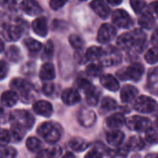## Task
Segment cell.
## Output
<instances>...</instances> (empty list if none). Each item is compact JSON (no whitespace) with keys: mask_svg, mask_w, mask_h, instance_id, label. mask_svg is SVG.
Wrapping results in <instances>:
<instances>
[{"mask_svg":"<svg viewBox=\"0 0 158 158\" xmlns=\"http://www.w3.org/2000/svg\"><path fill=\"white\" fill-rule=\"evenodd\" d=\"M101 108L106 112H109V111H112V110H115L116 108H118V103L116 100H114L111 97H105L102 100Z\"/></svg>","mask_w":158,"mask_h":158,"instance_id":"37","label":"cell"},{"mask_svg":"<svg viewBox=\"0 0 158 158\" xmlns=\"http://www.w3.org/2000/svg\"><path fill=\"white\" fill-rule=\"evenodd\" d=\"M20 8L29 16H38L42 13V7L35 0H23L20 4Z\"/></svg>","mask_w":158,"mask_h":158,"instance_id":"14","label":"cell"},{"mask_svg":"<svg viewBox=\"0 0 158 158\" xmlns=\"http://www.w3.org/2000/svg\"><path fill=\"white\" fill-rule=\"evenodd\" d=\"M39 75L43 81H49L54 80L56 78V69H55L54 65L50 62H45L41 67Z\"/></svg>","mask_w":158,"mask_h":158,"instance_id":"23","label":"cell"},{"mask_svg":"<svg viewBox=\"0 0 158 158\" xmlns=\"http://www.w3.org/2000/svg\"><path fill=\"white\" fill-rule=\"evenodd\" d=\"M69 145L70 147L71 150L75 151V152H83L85 150H87L90 146V143L82 139V138H80V137H75V138H72L69 143Z\"/></svg>","mask_w":158,"mask_h":158,"instance_id":"25","label":"cell"},{"mask_svg":"<svg viewBox=\"0 0 158 158\" xmlns=\"http://www.w3.org/2000/svg\"><path fill=\"white\" fill-rule=\"evenodd\" d=\"M112 21L118 28L126 29L132 25V19L124 9H116L112 14Z\"/></svg>","mask_w":158,"mask_h":158,"instance_id":"8","label":"cell"},{"mask_svg":"<svg viewBox=\"0 0 158 158\" xmlns=\"http://www.w3.org/2000/svg\"><path fill=\"white\" fill-rule=\"evenodd\" d=\"M26 130L19 125H15V124H11V129L9 131V134H10V141H13L15 143H19L20 142L24 135H25Z\"/></svg>","mask_w":158,"mask_h":158,"instance_id":"27","label":"cell"},{"mask_svg":"<svg viewBox=\"0 0 158 158\" xmlns=\"http://www.w3.org/2000/svg\"><path fill=\"white\" fill-rule=\"evenodd\" d=\"M24 44L27 47L28 51L31 54H32V55L38 54L42 50V48H43V44L40 42H38L37 40L33 39V38H27V39H25Z\"/></svg>","mask_w":158,"mask_h":158,"instance_id":"30","label":"cell"},{"mask_svg":"<svg viewBox=\"0 0 158 158\" xmlns=\"http://www.w3.org/2000/svg\"><path fill=\"white\" fill-rule=\"evenodd\" d=\"M130 152L131 151L129 150V148L125 144V145H123V146H121V147H119V148H118L116 150V155L119 156H127Z\"/></svg>","mask_w":158,"mask_h":158,"instance_id":"49","label":"cell"},{"mask_svg":"<svg viewBox=\"0 0 158 158\" xmlns=\"http://www.w3.org/2000/svg\"><path fill=\"white\" fill-rule=\"evenodd\" d=\"M99 59L102 66L113 67L121 62V55L118 48L114 46H107L106 49H103V53Z\"/></svg>","mask_w":158,"mask_h":158,"instance_id":"5","label":"cell"},{"mask_svg":"<svg viewBox=\"0 0 158 158\" xmlns=\"http://www.w3.org/2000/svg\"><path fill=\"white\" fill-rule=\"evenodd\" d=\"M156 5H157V2H156V1H154V2L152 3V6H153L152 11H153V13H154V14H156V10H157V8H156Z\"/></svg>","mask_w":158,"mask_h":158,"instance_id":"53","label":"cell"},{"mask_svg":"<svg viewBox=\"0 0 158 158\" xmlns=\"http://www.w3.org/2000/svg\"><path fill=\"white\" fill-rule=\"evenodd\" d=\"M53 54H54V44L51 40H48L43 48L42 58L44 60H49L52 58Z\"/></svg>","mask_w":158,"mask_h":158,"instance_id":"39","label":"cell"},{"mask_svg":"<svg viewBox=\"0 0 158 158\" xmlns=\"http://www.w3.org/2000/svg\"><path fill=\"white\" fill-rule=\"evenodd\" d=\"M68 156H70V157H73L74 156H73L72 154H69V153H68L67 155H65V156H63V157H68Z\"/></svg>","mask_w":158,"mask_h":158,"instance_id":"55","label":"cell"},{"mask_svg":"<svg viewBox=\"0 0 158 158\" xmlns=\"http://www.w3.org/2000/svg\"><path fill=\"white\" fill-rule=\"evenodd\" d=\"M141 17L139 18L138 23L139 25L146 30H151L155 27L156 25V18L153 15V13L151 11L148 10H144L143 13H141Z\"/></svg>","mask_w":158,"mask_h":158,"instance_id":"19","label":"cell"},{"mask_svg":"<svg viewBox=\"0 0 158 158\" xmlns=\"http://www.w3.org/2000/svg\"><path fill=\"white\" fill-rule=\"evenodd\" d=\"M77 86L80 88V89H81V90H83L84 92H86L87 90H89L91 87H93L94 85L87 80V79H85V78H79L78 80H77Z\"/></svg>","mask_w":158,"mask_h":158,"instance_id":"44","label":"cell"},{"mask_svg":"<svg viewBox=\"0 0 158 158\" xmlns=\"http://www.w3.org/2000/svg\"><path fill=\"white\" fill-rule=\"evenodd\" d=\"M69 42L70 45L77 51L81 50L84 45V42L82 40V38L78 34H71L69 37Z\"/></svg>","mask_w":158,"mask_h":158,"instance_id":"38","label":"cell"},{"mask_svg":"<svg viewBox=\"0 0 158 158\" xmlns=\"http://www.w3.org/2000/svg\"><path fill=\"white\" fill-rule=\"evenodd\" d=\"M16 5L15 0H0V6L7 8H13Z\"/></svg>","mask_w":158,"mask_h":158,"instance_id":"50","label":"cell"},{"mask_svg":"<svg viewBox=\"0 0 158 158\" xmlns=\"http://www.w3.org/2000/svg\"><path fill=\"white\" fill-rule=\"evenodd\" d=\"M104 156L96 149V148H94L93 151L89 152L87 155H86V157H92V158H101L103 157Z\"/></svg>","mask_w":158,"mask_h":158,"instance_id":"51","label":"cell"},{"mask_svg":"<svg viewBox=\"0 0 158 158\" xmlns=\"http://www.w3.org/2000/svg\"><path fill=\"white\" fill-rule=\"evenodd\" d=\"M133 106L137 112L143 114H148L156 111L157 103L155 99H153L150 96L141 95L138 98H136Z\"/></svg>","mask_w":158,"mask_h":158,"instance_id":"6","label":"cell"},{"mask_svg":"<svg viewBox=\"0 0 158 158\" xmlns=\"http://www.w3.org/2000/svg\"><path fill=\"white\" fill-rule=\"evenodd\" d=\"M39 156L42 157H58L62 156V149L59 146H52L39 152Z\"/></svg>","mask_w":158,"mask_h":158,"instance_id":"32","label":"cell"},{"mask_svg":"<svg viewBox=\"0 0 158 158\" xmlns=\"http://www.w3.org/2000/svg\"><path fill=\"white\" fill-rule=\"evenodd\" d=\"M116 33L117 30L113 25L109 23H105L100 27L98 31L97 41L100 44H106L113 40V38L116 36Z\"/></svg>","mask_w":158,"mask_h":158,"instance_id":"9","label":"cell"},{"mask_svg":"<svg viewBox=\"0 0 158 158\" xmlns=\"http://www.w3.org/2000/svg\"><path fill=\"white\" fill-rule=\"evenodd\" d=\"M157 46L154 45L153 47H151L144 56L145 60L147 61V63L149 64H156L157 62Z\"/></svg>","mask_w":158,"mask_h":158,"instance_id":"40","label":"cell"},{"mask_svg":"<svg viewBox=\"0 0 158 158\" xmlns=\"http://www.w3.org/2000/svg\"><path fill=\"white\" fill-rule=\"evenodd\" d=\"M10 142V134L9 131L0 129V146L6 145Z\"/></svg>","mask_w":158,"mask_h":158,"instance_id":"45","label":"cell"},{"mask_svg":"<svg viewBox=\"0 0 158 158\" xmlns=\"http://www.w3.org/2000/svg\"><path fill=\"white\" fill-rule=\"evenodd\" d=\"M3 112H4V110H3V107L1 106V105H0V116L3 114Z\"/></svg>","mask_w":158,"mask_h":158,"instance_id":"56","label":"cell"},{"mask_svg":"<svg viewBox=\"0 0 158 158\" xmlns=\"http://www.w3.org/2000/svg\"><path fill=\"white\" fill-rule=\"evenodd\" d=\"M26 30V22L22 20H16L6 23L2 29V35L7 41H17L23 34Z\"/></svg>","mask_w":158,"mask_h":158,"instance_id":"2","label":"cell"},{"mask_svg":"<svg viewBox=\"0 0 158 158\" xmlns=\"http://www.w3.org/2000/svg\"><path fill=\"white\" fill-rule=\"evenodd\" d=\"M10 86L18 91L21 96L23 98H28V95L29 94L31 93V89H32V85L30 81H28L27 80L25 79H21V78H16V79H13L11 83H10Z\"/></svg>","mask_w":158,"mask_h":158,"instance_id":"11","label":"cell"},{"mask_svg":"<svg viewBox=\"0 0 158 158\" xmlns=\"http://www.w3.org/2000/svg\"><path fill=\"white\" fill-rule=\"evenodd\" d=\"M131 6L135 13L141 14L146 9V3L144 0H131Z\"/></svg>","mask_w":158,"mask_h":158,"instance_id":"41","label":"cell"},{"mask_svg":"<svg viewBox=\"0 0 158 158\" xmlns=\"http://www.w3.org/2000/svg\"><path fill=\"white\" fill-rule=\"evenodd\" d=\"M32 31L41 37H45L48 31L47 20L44 17H39L32 21L31 24Z\"/></svg>","mask_w":158,"mask_h":158,"instance_id":"17","label":"cell"},{"mask_svg":"<svg viewBox=\"0 0 158 158\" xmlns=\"http://www.w3.org/2000/svg\"><path fill=\"white\" fill-rule=\"evenodd\" d=\"M80 1H86V0H80Z\"/></svg>","mask_w":158,"mask_h":158,"instance_id":"57","label":"cell"},{"mask_svg":"<svg viewBox=\"0 0 158 158\" xmlns=\"http://www.w3.org/2000/svg\"><path fill=\"white\" fill-rule=\"evenodd\" d=\"M100 82L103 85L104 88L111 91L116 92L119 89V83L118 81L115 76L112 74H104L100 77Z\"/></svg>","mask_w":158,"mask_h":158,"instance_id":"18","label":"cell"},{"mask_svg":"<svg viewBox=\"0 0 158 158\" xmlns=\"http://www.w3.org/2000/svg\"><path fill=\"white\" fill-rule=\"evenodd\" d=\"M4 50V42L0 39V53Z\"/></svg>","mask_w":158,"mask_h":158,"instance_id":"54","label":"cell"},{"mask_svg":"<svg viewBox=\"0 0 158 158\" xmlns=\"http://www.w3.org/2000/svg\"><path fill=\"white\" fill-rule=\"evenodd\" d=\"M67 2H68V0H50L49 5L53 10H58L61 7H63Z\"/></svg>","mask_w":158,"mask_h":158,"instance_id":"46","label":"cell"},{"mask_svg":"<svg viewBox=\"0 0 158 158\" xmlns=\"http://www.w3.org/2000/svg\"><path fill=\"white\" fill-rule=\"evenodd\" d=\"M43 92L45 95H51L55 92V84L52 82H46L43 85Z\"/></svg>","mask_w":158,"mask_h":158,"instance_id":"48","label":"cell"},{"mask_svg":"<svg viewBox=\"0 0 158 158\" xmlns=\"http://www.w3.org/2000/svg\"><path fill=\"white\" fill-rule=\"evenodd\" d=\"M103 53V48L99 46H91L85 52L86 60H96L99 59Z\"/></svg>","mask_w":158,"mask_h":158,"instance_id":"34","label":"cell"},{"mask_svg":"<svg viewBox=\"0 0 158 158\" xmlns=\"http://www.w3.org/2000/svg\"><path fill=\"white\" fill-rule=\"evenodd\" d=\"M9 120L11 124L19 125L24 128L26 131L31 130L34 124V118L30 114L29 111L23 109H17L10 113Z\"/></svg>","mask_w":158,"mask_h":158,"instance_id":"3","label":"cell"},{"mask_svg":"<svg viewBox=\"0 0 158 158\" xmlns=\"http://www.w3.org/2000/svg\"><path fill=\"white\" fill-rule=\"evenodd\" d=\"M61 99L63 103L67 106H74L81 100V94L75 88L65 89L61 94Z\"/></svg>","mask_w":158,"mask_h":158,"instance_id":"12","label":"cell"},{"mask_svg":"<svg viewBox=\"0 0 158 158\" xmlns=\"http://www.w3.org/2000/svg\"><path fill=\"white\" fill-rule=\"evenodd\" d=\"M6 57L9 61L13 63H17L18 61L21 59V52L19 48H18V46H15V45L9 46V48L6 52Z\"/></svg>","mask_w":158,"mask_h":158,"instance_id":"31","label":"cell"},{"mask_svg":"<svg viewBox=\"0 0 158 158\" xmlns=\"http://www.w3.org/2000/svg\"><path fill=\"white\" fill-rule=\"evenodd\" d=\"M17 156V151L15 148L10 147V146H6L2 145L0 146V156L1 157L12 158Z\"/></svg>","mask_w":158,"mask_h":158,"instance_id":"42","label":"cell"},{"mask_svg":"<svg viewBox=\"0 0 158 158\" xmlns=\"http://www.w3.org/2000/svg\"><path fill=\"white\" fill-rule=\"evenodd\" d=\"M106 1H107V3H109L111 5H115V6L119 5L122 2V0H106Z\"/></svg>","mask_w":158,"mask_h":158,"instance_id":"52","label":"cell"},{"mask_svg":"<svg viewBox=\"0 0 158 158\" xmlns=\"http://www.w3.org/2000/svg\"><path fill=\"white\" fill-rule=\"evenodd\" d=\"M118 46L122 50H129L135 48V37L133 32H126L121 34L117 40Z\"/></svg>","mask_w":158,"mask_h":158,"instance_id":"15","label":"cell"},{"mask_svg":"<svg viewBox=\"0 0 158 158\" xmlns=\"http://www.w3.org/2000/svg\"><path fill=\"white\" fill-rule=\"evenodd\" d=\"M26 146L29 151L32 153H37L40 152L43 148V143L42 142L36 138V137H30L26 141Z\"/></svg>","mask_w":158,"mask_h":158,"instance_id":"33","label":"cell"},{"mask_svg":"<svg viewBox=\"0 0 158 158\" xmlns=\"http://www.w3.org/2000/svg\"><path fill=\"white\" fill-rule=\"evenodd\" d=\"M130 151H140L144 148V141L138 136H132L126 143Z\"/></svg>","mask_w":158,"mask_h":158,"instance_id":"29","label":"cell"},{"mask_svg":"<svg viewBox=\"0 0 158 158\" xmlns=\"http://www.w3.org/2000/svg\"><path fill=\"white\" fill-rule=\"evenodd\" d=\"M127 124V127L131 131L143 132L145 131L148 128L152 126V122L149 118H144L143 116H132L125 122Z\"/></svg>","mask_w":158,"mask_h":158,"instance_id":"7","label":"cell"},{"mask_svg":"<svg viewBox=\"0 0 158 158\" xmlns=\"http://www.w3.org/2000/svg\"><path fill=\"white\" fill-rule=\"evenodd\" d=\"M144 132H145V140L148 143H157V131L156 129L152 128V126H151Z\"/></svg>","mask_w":158,"mask_h":158,"instance_id":"43","label":"cell"},{"mask_svg":"<svg viewBox=\"0 0 158 158\" xmlns=\"http://www.w3.org/2000/svg\"><path fill=\"white\" fill-rule=\"evenodd\" d=\"M90 6L94 11V13L101 19H106L110 13L109 6L103 0H94L91 2Z\"/></svg>","mask_w":158,"mask_h":158,"instance_id":"16","label":"cell"},{"mask_svg":"<svg viewBox=\"0 0 158 158\" xmlns=\"http://www.w3.org/2000/svg\"><path fill=\"white\" fill-rule=\"evenodd\" d=\"M8 73V65L6 61L0 60V81L5 79Z\"/></svg>","mask_w":158,"mask_h":158,"instance_id":"47","label":"cell"},{"mask_svg":"<svg viewBox=\"0 0 158 158\" xmlns=\"http://www.w3.org/2000/svg\"><path fill=\"white\" fill-rule=\"evenodd\" d=\"M32 108H33V111L37 115L44 117V118L51 117L54 112L52 104L44 100H40V101L35 102Z\"/></svg>","mask_w":158,"mask_h":158,"instance_id":"13","label":"cell"},{"mask_svg":"<svg viewBox=\"0 0 158 158\" xmlns=\"http://www.w3.org/2000/svg\"><path fill=\"white\" fill-rule=\"evenodd\" d=\"M37 133L48 143H56L61 137L60 129L53 122H44L38 129Z\"/></svg>","mask_w":158,"mask_h":158,"instance_id":"1","label":"cell"},{"mask_svg":"<svg viewBox=\"0 0 158 158\" xmlns=\"http://www.w3.org/2000/svg\"><path fill=\"white\" fill-rule=\"evenodd\" d=\"M132 32L135 37V49L141 52L145 44L146 34L141 29H135L132 31Z\"/></svg>","mask_w":158,"mask_h":158,"instance_id":"28","label":"cell"},{"mask_svg":"<svg viewBox=\"0 0 158 158\" xmlns=\"http://www.w3.org/2000/svg\"><path fill=\"white\" fill-rule=\"evenodd\" d=\"M19 100L18 94L15 91H6L1 94V103L6 107H11L17 104Z\"/></svg>","mask_w":158,"mask_h":158,"instance_id":"24","label":"cell"},{"mask_svg":"<svg viewBox=\"0 0 158 158\" xmlns=\"http://www.w3.org/2000/svg\"><path fill=\"white\" fill-rule=\"evenodd\" d=\"M86 72L91 77H99L103 73V66L101 63H91L87 66Z\"/></svg>","mask_w":158,"mask_h":158,"instance_id":"35","label":"cell"},{"mask_svg":"<svg viewBox=\"0 0 158 158\" xmlns=\"http://www.w3.org/2000/svg\"><path fill=\"white\" fill-rule=\"evenodd\" d=\"M144 73V68L141 63L135 62L131 65L124 68L120 71H118V77L122 81H138L142 79Z\"/></svg>","mask_w":158,"mask_h":158,"instance_id":"4","label":"cell"},{"mask_svg":"<svg viewBox=\"0 0 158 158\" xmlns=\"http://www.w3.org/2000/svg\"><path fill=\"white\" fill-rule=\"evenodd\" d=\"M157 69L155 68L152 71H150L147 79L148 86L150 87V90L153 91L155 94H156V91H157Z\"/></svg>","mask_w":158,"mask_h":158,"instance_id":"36","label":"cell"},{"mask_svg":"<svg viewBox=\"0 0 158 158\" xmlns=\"http://www.w3.org/2000/svg\"><path fill=\"white\" fill-rule=\"evenodd\" d=\"M126 122V118L121 113H116L106 118V125L111 130L120 129Z\"/></svg>","mask_w":158,"mask_h":158,"instance_id":"22","label":"cell"},{"mask_svg":"<svg viewBox=\"0 0 158 158\" xmlns=\"http://www.w3.org/2000/svg\"><path fill=\"white\" fill-rule=\"evenodd\" d=\"M138 94V89L133 85H125L121 88L120 98L123 103H130L135 99Z\"/></svg>","mask_w":158,"mask_h":158,"instance_id":"21","label":"cell"},{"mask_svg":"<svg viewBox=\"0 0 158 158\" xmlns=\"http://www.w3.org/2000/svg\"><path fill=\"white\" fill-rule=\"evenodd\" d=\"M78 121L82 127L91 128L96 122V115L89 108H81L78 113Z\"/></svg>","mask_w":158,"mask_h":158,"instance_id":"10","label":"cell"},{"mask_svg":"<svg viewBox=\"0 0 158 158\" xmlns=\"http://www.w3.org/2000/svg\"><path fill=\"white\" fill-rule=\"evenodd\" d=\"M124 138H125L124 133L118 129L111 130L106 133V142L112 146H117V147L120 146L124 141Z\"/></svg>","mask_w":158,"mask_h":158,"instance_id":"20","label":"cell"},{"mask_svg":"<svg viewBox=\"0 0 158 158\" xmlns=\"http://www.w3.org/2000/svg\"><path fill=\"white\" fill-rule=\"evenodd\" d=\"M100 95H101L100 90H98L94 86L91 87L89 90H87L85 92V97H86L87 104L91 106H95L99 102Z\"/></svg>","mask_w":158,"mask_h":158,"instance_id":"26","label":"cell"}]
</instances>
